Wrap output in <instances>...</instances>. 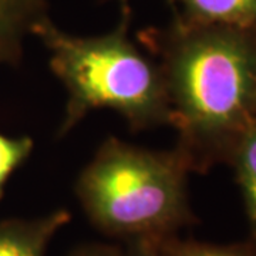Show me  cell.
Segmentation results:
<instances>
[{"label":"cell","instance_id":"obj_1","mask_svg":"<svg viewBox=\"0 0 256 256\" xmlns=\"http://www.w3.org/2000/svg\"><path fill=\"white\" fill-rule=\"evenodd\" d=\"M249 33L174 18L168 28L140 34L162 72L170 126L180 131L176 150L190 165L196 148L239 140L254 124L256 47Z\"/></svg>","mask_w":256,"mask_h":256},{"label":"cell","instance_id":"obj_2","mask_svg":"<svg viewBox=\"0 0 256 256\" xmlns=\"http://www.w3.org/2000/svg\"><path fill=\"white\" fill-rule=\"evenodd\" d=\"M130 28L131 9L126 4L118 24L100 36L70 34L52 20L36 30L50 53L52 72L67 92L57 137L67 136L96 110L117 112L136 132L171 122L160 64L130 38Z\"/></svg>","mask_w":256,"mask_h":256},{"label":"cell","instance_id":"obj_3","mask_svg":"<svg viewBox=\"0 0 256 256\" xmlns=\"http://www.w3.org/2000/svg\"><path fill=\"white\" fill-rule=\"evenodd\" d=\"M186 158L108 137L76 182V195L92 226L124 239L158 240L190 225Z\"/></svg>","mask_w":256,"mask_h":256},{"label":"cell","instance_id":"obj_4","mask_svg":"<svg viewBox=\"0 0 256 256\" xmlns=\"http://www.w3.org/2000/svg\"><path fill=\"white\" fill-rule=\"evenodd\" d=\"M70 220V212L62 208L32 220H2L0 256H46L50 242Z\"/></svg>","mask_w":256,"mask_h":256},{"label":"cell","instance_id":"obj_5","mask_svg":"<svg viewBox=\"0 0 256 256\" xmlns=\"http://www.w3.org/2000/svg\"><path fill=\"white\" fill-rule=\"evenodd\" d=\"M47 20V0H0V66H18L24 38Z\"/></svg>","mask_w":256,"mask_h":256},{"label":"cell","instance_id":"obj_6","mask_svg":"<svg viewBox=\"0 0 256 256\" xmlns=\"http://www.w3.org/2000/svg\"><path fill=\"white\" fill-rule=\"evenodd\" d=\"M175 18L190 24L256 30V0H166Z\"/></svg>","mask_w":256,"mask_h":256},{"label":"cell","instance_id":"obj_7","mask_svg":"<svg viewBox=\"0 0 256 256\" xmlns=\"http://www.w3.org/2000/svg\"><path fill=\"white\" fill-rule=\"evenodd\" d=\"M240 188L256 238V124H250L238 140L235 151Z\"/></svg>","mask_w":256,"mask_h":256},{"label":"cell","instance_id":"obj_8","mask_svg":"<svg viewBox=\"0 0 256 256\" xmlns=\"http://www.w3.org/2000/svg\"><path fill=\"white\" fill-rule=\"evenodd\" d=\"M160 256H254L245 246H220L195 240H181L176 235L154 240Z\"/></svg>","mask_w":256,"mask_h":256},{"label":"cell","instance_id":"obj_9","mask_svg":"<svg viewBox=\"0 0 256 256\" xmlns=\"http://www.w3.org/2000/svg\"><path fill=\"white\" fill-rule=\"evenodd\" d=\"M33 148V138L28 136L9 137L0 132V201L4 196V190L12 175L28 161Z\"/></svg>","mask_w":256,"mask_h":256},{"label":"cell","instance_id":"obj_10","mask_svg":"<svg viewBox=\"0 0 256 256\" xmlns=\"http://www.w3.org/2000/svg\"><path fill=\"white\" fill-rule=\"evenodd\" d=\"M70 256H122V249L107 244H84L76 248Z\"/></svg>","mask_w":256,"mask_h":256},{"label":"cell","instance_id":"obj_11","mask_svg":"<svg viewBox=\"0 0 256 256\" xmlns=\"http://www.w3.org/2000/svg\"><path fill=\"white\" fill-rule=\"evenodd\" d=\"M122 256H160L158 249L152 240L148 239H131L122 249Z\"/></svg>","mask_w":256,"mask_h":256},{"label":"cell","instance_id":"obj_12","mask_svg":"<svg viewBox=\"0 0 256 256\" xmlns=\"http://www.w3.org/2000/svg\"><path fill=\"white\" fill-rule=\"evenodd\" d=\"M117 2H120V4H121V6H126V4H130V3H128V0H117Z\"/></svg>","mask_w":256,"mask_h":256}]
</instances>
